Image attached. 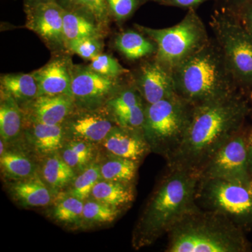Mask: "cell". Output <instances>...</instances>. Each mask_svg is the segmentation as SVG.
<instances>
[{
	"instance_id": "44dd1931",
	"label": "cell",
	"mask_w": 252,
	"mask_h": 252,
	"mask_svg": "<svg viewBox=\"0 0 252 252\" xmlns=\"http://www.w3.org/2000/svg\"><path fill=\"white\" fill-rule=\"evenodd\" d=\"M1 92L18 104L29 103L38 97L39 86L33 74H10L1 78Z\"/></svg>"
},
{
	"instance_id": "f546056e",
	"label": "cell",
	"mask_w": 252,
	"mask_h": 252,
	"mask_svg": "<svg viewBox=\"0 0 252 252\" xmlns=\"http://www.w3.org/2000/svg\"><path fill=\"white\" fill-rule=\"evenodd\" d=\"M100 180V163L92 162L73 180L68 195L85 201L90 198L93 188Z\"/></svg>"
},
{
	"instance_id": "f1b7e54d",
	"label": "cell",
	"mask_w": 252,
	"mask_h": 252,
	"mask_svg": "<svg viewBox=\"0 0 252 252\" xmlns=\"http://www.w3.org/2000/svg\"><path fill=\"white\" fill-rule=\"evenodd\" d=\"M123 209L101 203L97 200L84 201L81 226L108 224L117 220Z\"/></svg>"
},
{
	"instance_id": "e575fe53",
	"label": "cell",
	"mask_w": 252,
	"mask_h": 252,
	"mask_svg": "<svg viewBox=\"0 0 252 252\" xmlns=\"http://www.w3.org/2000/svg\"><path fill=\"white\" fill-rule=\"evenodd\" d=\"M240 22L252 35V0L238 10Z\"/></svg>"
},
{
	"instance_id": "ac0fdd59",
	"label": "cell",
	"mask_w": 252,
	"mask_h": 252,
	"mask_svg": "<svg viewBox=\"0 0 252 252\" xmlns=\"http://www.w3.org/2000/svg\"><path fill=\"white\" fill-rule=\"evenodd\" d=\"M91 197L101 203L126 209L135 200V187L133 183L101 179L93 188Z\"/></svg>"
},
{
	"instance_id": "83f0119b",
	"label": "cell",
	"mask_w": 252,
	"mask_h": 252,
	"mask_svg": "<svg viewBox=\"0 0 252 252\" xmlns=\"http://www.w3.org/2000/svg\"><path fill=\"white\" fill-rule=\"evenodd\" d=\"M116 46L127 59L137 60L152 54L155 46L140 33L127 31L117 36Z\"/></svg>"
},
{
	"instance_id": "60d3db41",
	"label": "cell",
	"mask_w": 252,
	"mask_h": 252,
	"mask_svg": "<svg viewBox=\"0 0 252 252\" xmlns=\"http://www.w3.org/2000/svg\"><path fill=\"white\" fill-rule=\"evenodd\" d=\"M36 1H37V0H36ZM38 1H41V0H38Z\"/></svg>"
},
{
	"instance_id": "1f68e13d",
	"label": "cell",
	"mask_w": 252,
	"mask_h": 252,
	"mask_svg": "<svg viewBox=\"0 0 252 252\" xmlns=\"http://www.w3.org/2000/svg\"><path fill=\"white\" fill-rule=\"evenodd\" d=\"M102 45L98 36H91L78 41L69 49L73 52L79 55L82 59L92 60L98 56L102 50Z\"/></svg>"
},
{
	"instance_id": "b9f144b4",
	"label": "cell",
	"mask_w": 252,
	"mask_h": 252,
	"mask_svg": "<svg viewBox=\"0 0 252 252\" xmlns=\"http://www.w3.org/2000/svg\"><path fill=\"white\" fill-rule=\"evenodd\" d=\"M70 1H72V0H70Z\"/></svg>"
},
{
	"instance_id": "74e56055",
	"label": "cell",
	"mask_w": 252,
	"mask_h": 252,
	"mask_svg": "<svg viewBox=\"0 0 252 252\" xmlns=\"http://www.w3.org/2000/svg\"><path fill=\"white\" fill-rule=\"evenodd\" d=\"M0 156H1L5 152L4 142L2 140L0 142Z\"/></svg>"
},
{
	"instance_id": "e0dca14e",
	"label": "cell",
	"mask_w": 252,
	"mask_h": 252,
	"mask_svg": "<svg viewBox=\"0 0 252 252\" xmlns=\"http://www.w3.org/2000/svg\"><path fill=\"white\" fill-rule=\"evenodd\" d=\"M9 191L15 201L26 208L48 206L54 200L55 194L38 173L24 180L15 181Z\"/></svg>"
},
{
	"instance_id": "ffe728a7",
	"label": "cell",
	"mask_w": 252,
	"mask_h": 252,
	"mask_svg": "<svg viewBox=\"0 0 252 252\" xmlns=\"http://www.w3.org/2000/svg\"><path fill=\"white\" fill-rule=\"evenodd\" d=\"M41 177L54 194L69 187L76 177V172L57 154L46 157L41 166Z\"/></svg>"
},
{
	"instance_id": "8992f818",
	"label": "cell",
	"mask_w": 252,
	"mask_h": 252,
	"mask_svg": "<svg viewBox=\"0 0 252 252\" xmlns=\"http://www.w3.org/2000/svg\"><path fill=\"white\" fill-rule=\"evenodd\" d=\"M138 28L156 43L157 61L170 73L210 41L203 21L192 8L172 27Z\"/></svg>"
},
{
	"instance_id": "d590c367",
	"label": "cell",
	"mask_w": 252,
	"mask_h": 252,
	"mask_svg": "<svg viewBox=\"0 0 252 252\" xmlns=\"http://www.w3.org/2000/svg\"><path fill=\"white\" fill-rule=\"evenodd\" d=\"M172 4L182 7H193L207 0H170Z\"/></svg>"
},
{
	"instance_id": "cb8c5ba5",
	"label": "cell",
	"mask_w": 252,
	"mask_h": 252,
	"mask_svg": "<svg viewBox=\"0 0 252 252\" xmlns=\"http://www.w3.org/2000/svg\"><path fill=\"white\" fill-rule=\"evenodd\" d=\"M98 29L89 20L76 13L64 11L63 15V38L64 45L68 49L78 41L98 36Z\"/></svg>"
},
{
	"instance_id": "4fadbf2b",
	"label": "cell",
	"mask_w": 252,
	"mask_h": 252,
	"mask_svg": "<svg viewBox=\"0 0 252 252\" xmlns=\"http://www.w3.org/2000/svg\"><path fill=\"white\" fill-rule=\"evenodd\" d=\"M72 96L40 95L27 104L28 117L32 123L61 125L75 108Z\"/></svg>"
},
{
	"instance_id": "836d02e7",
	"label": "cell",
	"mask_w": 252,
	"mask_h": 252,
	"mask_svg": "<svg viewBox=\"0 0 252 252\" xmlns=\"http://www.w3.org/2000/svg\"><path fill=\"white\" fill-rule=\"evenodd\" d=\"M110 9L118 19L130 16L135 9L137 0H107Z\"/></svg>"
},
{
	"instance_id": "7c38bea8",
	"label": "cell",
	"mask_w": 252,
	"mask_h": 252,
	"mask_svg": "<svg viewBox=\"0 0 252 252\" xmlns=\"http://www.w3.org/2000/svg\"><path fill=\"white\" fill-rule=\"evenodd\" d=\"M64 10L52 1L36 3L28 12L26 26L50 44L62 45Z\"/></svg>"
},
{
	"instance_id": "8d00e7d4",
	"label": "cell",
	"mask_w": 252,
	"mask_h": 252,
	"mask_svg": "<svg viewBox=\"0 0 252 252\" xmlns=\"http://www.w3.org/2000/svg\"><path fill=\"white\" fill-rule=\"evenodd\" d=\"M225 4L228 5L229 10L238 11L244 5L248 3L250 0H223Z\"/></svg>"
},
{
	"instance_id": "ba28073f",
	"label": "cell",
	"mask_w": 252,
	"mask_h": 252,
	"mask_svg": "<svg viewBox=\"0 0 252 252\" xmlns=\"http://www.w3.org/2000/svg\"><path fill=\"white\" fill-rule=\"evenodd\" d=\"M212 28L238 85L252 86V35L230 13L217 12Z\"/></svg>"
},
{
	"instance_id": "9c48e42d",
	"label": "cell",
	"mask_w": 252,
	"mask_h": 252,
	"mask_svg": "<svg viewBox=\"0 0 252 252\" xmlns=\"http://www.w3.org/2000/svg\"><path fill=\"white\" fill-rule=\"evenodd\" d=\"M252 154L241 130L231 136L200 170L201 177L251 183Z\"/></svg>"
},
{
	"instance_id": "9a60e30c",
	"label": "cell",
	"mask_w": 252,
	"mask_h": 252,
	"mask_svg": "<svg viewBox=\"0 0 252 252\" xmlns=\"http://www.w3.org/2000/svg\"><path fill=\"white\" fill-rule=\"evenodd\" d=\"M139 89L147 104L177 95L171 73L158 61L147 63L142 67Z\"/></svg>"
},
{
	"instance_id": "52a82bcc",
	"label": "cell",
	"mask_w": 252,
	"mask_h": 252,
	"mask_svg": "<svg viewBox=\"0 0 252 252\" xmlns=\"http://www.w3.org/2000/svg\"><path fill=\"white\" fill-rule=\"evenodd\" d=\"M196 204L223 215L243 228L252 221L251 183L200 177Z\"/></svg>"
},
{
	"instance_id": "277c9868",
	"label": "cell",
	"mask_w": 252,
	"mask_h": 252,
	"mask_svg": "<svg viewBox=\"0 0 252 252\" xmlns=\"http://www.w3.org/2000/svg\"><path fill=\"white\" fill-rule=\"evenodd\" d=\"M167 252H244L248 244L243 228L223 215L198 205L168 233Z\"/></svg>"
},
{
	"instance_id": "4316f807",
	"label": "cell",
	"mask_w": 252,
	"mask_h": 252,
	"mask_svg": "<svg viewBox=\"0 0 252 252\" xmlns=\"http://www.w3.org/2000/svg\"><path fill=\"white\" fill-rule=\"evenodd\" d=\"M84 201L70 195L57 200L51 211L56 221L69 227L81 226Z\"/></svg>"
},
{
	"instance_id": "5b68a950",
	"label": "cell",
	"mask_w": 252,
	"mask_h": 252,
	"mask_svg": "<svg viewBox=\"0 0 252 252\" xmlns=\"http://www.w3.org/2000/svg\"><path fill=\"white\" fill-rule=\"evenodd\" d=\"M193 108L178 95L147 104L143 133L151 150L167 160L183 140Z\"/></svg>"
},
{
	"instance_id": "8fae6325",
	"label": "cell",
	"mask_w": 252,
	"mask_h": 252,
	"mask_svg": "<svg viewBox=\"0 0 252 252\" xmlns=\"http://www.w3.org/2000/svg\"><path fill=\"white\" fill-rule=\"evenodd\" d=\"M112 78L101 75L89 68L72 72V94L76 105L83 109H94L103 102L117 89Z\"/></svg>"
},
{
	"instance_id": "7a4b0ae2",
	"label": "cell",
	"mask_w": 252,
	"mask_h": 252,
	"mask_svg": "<svg viewBox=\"0 0 252 252\" xmlns=\"http://www.w3.org/2000/svg\"><path fill=\"white\" fill-rule=\"evenodd\" d=\"M200 178L198 172L167 167L136 225L132 235L134 248L139 250L152 245L197 207Z\"/></svg>"
},
{
	"instance_id": "7402d4cb",
	"label": "cell",
	"mask_w": 252,
	"mask_h": 252,
	"mask_svg": "<svg viewBox=\"0 0 252 252\" xmlns=\"http://www.w3.org/2000/svg\"><path fill=\"white\" fill-rule=\"evenodd\" d=\"M22 126L23 114L18 102L11 96L3 93L0 106L1 140L4 142L16 140L21 133Z\"/></svg>"
},
{
	"instance_id": "2e32d148",
	"label": "cell",
	"mask_w": 252,
	"mask_h": 252,
	"mask_svg": "<svg viewBox=\"0 0 252 252\" xmlns=\"http://www.w3.org/2000/svg\"><path fill=\"white\" fill-rule=\"evenodd\" d=\"M39 86L40 95L72 96V72L67 63L56 60L32 73Z\"/></svg>"
},
{
	"instance_id": "d6a6232c",
	"label": "cell",
	"mask_w": 252,
	"mask_h": 252,
	"mask_svg": "<svg viewBox=\"0 0 252 252\" xmlns=\"http://www.w3.org/2000/svg\"><path fill=\"white\" fill-rule=\"evenodd\" d=\"M77 1L78 4L90 13L96 21L104 22L107 19V0H77Z\"/></svg>"
},
{
	"instance_id": "d4e9b609",
	"label": "cell",
	"mask_w": 252,
	"mask_h": 252,
	"mask_svg": "<svg viewBox=\"0 0 252 252\" xmlns=\"http://www.w3.org/2000/svg\"><path fill=\"white\" fill-rule=\"evenodd\" d=\"M94 144L87 141L71 139L61 150V157L74 171H82L93 162Z\"/></svg>"
},
{
	"instance_id": "6da1fadb",
	"label": "cell",
	"mask_w": 252,
	"mask_h": 252,
	"mask_svg": "<svg viewBox=\"0 0 252 252\" xmlns=\"http://www.w3.org/2000/svg\"><path fill=\"white\" fill-rule=\"evenodd\" d=\"M248 110V104L238 94L193 106L185 137L167 159V167L200 174L222 144L241 130Z\"/></svg>"
},
{
	"instance_id": "5bb4252c",
	"label": "cell",
	"mask_w": 252,
	"mask_h": 252,
	"mask_svg": "<svg viewBox=\"0 0 252 252\" xmlns=\"http://www.w3.org/2000/svg\"><path fill=\"white\" fill-rule=\"evenodd\" d=\"M111 156L140 162L152 152L143 133L117 126L102 142Z\"/></svg>"
},
{
	"instance_id": "ab89813d",
	"label": "cell",
	"mask_w": 252,
	"mask_h": 252,
	"mask_svg": "<svg viewBox=\"0 0 252 252\" xmlns=\"http://www.w3.org/2000/svg\"><path fill=\"white\" fill-rule=\"evenodd\" d=\"M251 185L252 187V175H251Z\"/></svg>"
},
{
	"instance_id": "484cf974",
	"label": "cell",
	"mask_w": 252,
	"mask_h": 252,
	"mask_svg": "<svg viewBox=\"0 0 252 252\" xmlns=\"http://www.w3.org/2000/svg\"><path fill=\"white\" fill-rule=\"evenodd\" d=\"M140 162L111 156L100 163L101 179L114 182L133 183Z\"/></svg>"
},
{
	"instance_id": "f35d334b",
	"label": "cell",
	"mask_w": 252,
	"mask_h": 252,
	"mask_svg": "<svg viewBox=\"0 0 252 252\" xmlns=\"http://www.w3.org/2000/svg\"><path fill=\"white\" fill-rule=\"evenodd\" d=\"M249 145H250V149H251L252 154V130L250 132V135L248 137Z\"/></svg>"
},
{
	"instance_id": "603a6c76",
	"label": "cell",
	"mask_w": 252,
	"mask_h": 252,
	"mask_svg": "<svg viewBox=\"0 0 252 252\" xmlns=\"http://www.w3.org/2000/svg\"><path fill=\"white\" fill-rule=\"evenodd\" d=\"M1 172L6 178L14 181L24 180L37 173L31 158L19 151H5L0 158Z\"/></svg>"
},
{
	"instance_id": "30bf717a",
	"label": "cell",
	"mask_w": 252,
	"mask_h": 252,
	"mask_svg": "<svg viewBox=\"0 0 252 252\" xmlns=\"http://www.w3.org/2000/svg\"><path fill=\"white\" fill-rule=\"evenodd\" d=\"M65 122L64 128L68 140L77 139L94 144L102 143L118 126L110 111L101 109L74 111Z\"/></svg>"
},
{
	"instance_id": "d6986e66",
	"label": "cell",
	"mask_w": 252,
	"mask_h": 252,
	"mask_svg": "<svg viewBox=\"0 0 252 252\" xmlns=\"http://www.w3.org/2000/svg\"><path fill=\"white\" fill-rule=\"evenodd\" d=\"M29 130L30 140L36 152L41 155L57 154L65 143L66 133L61 125H49L40 123H32Z\"/></svg>"
},
{
	"instance_id": "4dcf8cb0",
	"label": "cell",
	"mask_w": 252,
	"mask_h": 252,
	"mask_svg": "<svg viewBox=\"0 0 252 252\" xmlns=\"http://www.w3.org/2000/svg\"><path fill=\"white\" fill-rule=\"evenodd\" d=\"M89 68L101 75L112 79L127 72V69L123 67L117 60L105 54H99L91 60Z\"/></svg>"
},
{
	"instance_id": "3957f363",
	"label": "cell",
	"mask_w": 252,
	"mask_h": 252,
	"mask_svg": "<svg viewBox=\"0 0 252 252\" xmlns=\"http://www.w3.org/2000/svg\"><path fill=\"white\" fill-rule=\"evenodd\" d=\"M176 94L195 106L230 97L236 81L216 42L209 41L171 72Z\"/></svg>"
}]
</instances>
